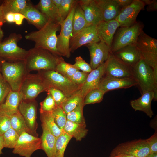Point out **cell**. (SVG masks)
Returning a JSON list of instances; mask_svg holds the SVG:
<instances>
[{"mask_svg":"<svg viewBox=\"0 0 157 157\" xmlns=\"http://www.w3.org/2000/svg\"><path fill=\"white\" fill-rule=\"evenodd\" d=\"M89 73L79 70L77 71L71 78L70 80L81 87L85 82Z\"/></svg>","mask_w":157,"mask_h":157,"instance_id":"f6af8a7d","label":"cell"},{"mask_svg":"<svg viewBox=\"0 0 157 157\" xmlns=\"http://www.w3.org/2000/svg\"><path fill=\"white\" fill-rule=\"evenodd\" d=\"M29 1L26 0H5L0 6L4 15L8 12L20 13Z\"/></svg>","mask_w":157,"mask_h":157,"instance_id":"d6a6232c","label":"cell"},{"mask_svg":"<svg viewBox=\"0 0 157 157\" xmlns=\"http://www.w3.org/2000/svg\"><path fill=\"white\" fill-rule=\"evenodd\" d=\"M21 34L13 33L0 42V60L8 62L25 60L28 51L19 47Z\"/></svg>","mask_w":157,"mask_h":157,"instance_id":"8992f818","label":"cell"},{"mask_svg":"<svg viewBox=\"0 0 157 157\" xmlns=\"http://www.w3.org/2000/svg\"><path fill=\"white\" fill-rule=\"evenodd\" d=\"M150 153V147L146 139H139L119 144L112 150L110 156L122 154L145 157Z\"/></svg>","mask_w":157,"mask_h":157,"instance_id":"8fae6325","label":"cell"},{"mask_svg":"<svg viewBox=\"0 0 157 157\" xmlns=\"http://www.w3.org/2000/svg\"><path fill=\"white\" fill-rule=\"evenodd\" d=\"M85 46L88 47L89 51V64L92 70L95 69L104 63L111 54L110 48L105 43L100 41Z\"/></svg>","mask_w":157,"mask_h":157,"instance_id":"2e32d148","label":"cell"},{"mask_svg":"<svg viewBox=\"0 0 157 157\" xmlns=\"http://www.w3.org/2000/svg\"><path fill=\"white\" fill-rule=\"evenodd\" d=\"M22 100L19 92H13L11 90L4 101L0 104V115L8 117L17 112L19 104Z\"/></svg>","mask_w":157,"mask_h":157,"instance_id":"d4e9b609","label":"cell"},{"mask_svg":"<svg viewBox=\"0 0 157 157\" xmlns=\"http://www.w3.org/2000/svg\"><path fill=\"white\" fill-rule=\"evenodd\" d=\"M133 0H115L120 10L130 4Z\"/></svg>","mask_w":157,"mask_h":157,"instance_id":"681fc988","label":"cell"},{"mask_svg":"<svg viewBox=\"0 0 157 157\" xmlns=\"http://www.w3.org/2000/svg\"><path fill=\"white\" fill-rule=\"evenodd\" d=\"M52 1L58 9L60 6L63 0H52Z\"/></svg>","mask_w":157,"mask_h":157,"instance_id":"9f6ffc18","label":"cell"},{"mask_svg":"<svg viewBox=\"0 0 157 157\" xmlns=\"http://www.w3.org/2000/svg\"><path fill=\"white\" fill-rule=\"evenodd\" d=\"M37 102L35 100H22L18 107V110L22 116L26 124L33 135L38 137L37 122Z\"/></svg>","mask_w":157,"mask_h":157,"instance_id":"5bb4252c","label":"cell"},{"mask_svg":"<svg viewBox=\"0 0 157 157\" xmlns=\"http://www.w3.org/2000/svg\"><path fill=\"white\" fill-rule=\"evenodd\" d=\"M48 89L38 73H29L23 81L19 92L23 100H35L41 93L47 92Z\"/></svg>","mask_w":157,"mask_h":157,"instance_id":"9c48e42d","label":"cell"},{"mask_svg":"<svg viewBox=\"0 0 157 157\" xmlns=\"http://www.w3.org/2000/svg\"><path fill=\"white\" fill-rule=\"evenodd\" d=\"M55 70L70 80L74 74L79 70L75 68L72 64L66 63L62 57L59 56Z\"/></svg>","mask_w":157,"mask_h":157,"instance_id":"e575fe53","label":"cell"},{"mask_svg":"<svg viewBox=\"0 0 157 157\" xmlns=\"http://www.w3.org/2000/svg\"><path fill=\"white\" fill-rule=\"evenodd\" d=\"M109 157H114L113 156H110Z\"/></svg>","mask_w":157,"mask_h":157,"instance_id":"6125c7cd","label":"cell"},{"mask_svg":"<svg viewBox=\"0 0 157 157\" xmlns=\"http://www.w3.org/2000/svg\"><path fill=\"white\" fill-rule=\"evenodd\" d=\"M1 61L0 60V75H1Z\"/></svg>","mask_w":157,"mask_h":157,"instance_id":"94428289","label":"cell"},{"mask_svg":"<svg viewBox=\"0 0 157 157\" xmlns=\"http://www.w3.org/2000/svg\"><path fill=\"white\" fill-rule=\"evenodd\" d=\"M145 157H157V153H150Z\"/></svg>","mask_w":157,"mask_h":157,"instance_id":"91938a15","label":"cell"},{"mask_svg":"<svg viewBox=\"0 0 157 157\" xmlns=\"http://www.w3.org/2000/svg\"><path fill=\"white\" fill-rule=\"evenodd\" d=\"M35 7L48 19L60 24L62 21L58 10L52 0H40Z\"/></svg>","mask_w":157,"mask_h":157,"instance_id":"4316f807","label":"cell"},{"mask_svg":"<svg viewBox=\"0 0 157 157\" xmlns=\"http://www.w3.org/2000/svg\"><path fill=\"white\" fill-rule=\"evenodd\" d=\"M60 25L48 20L46 24L38 31L31 32L25 36L27 40L34 42V47L47 50L53 54L61 56L56 48L57 36Z\"/></svg>","mask_w":157,"mask_h":157,"instance_id":"6da1fadb","label":"cell"},{"mask_svg":"<svg viewBox=\"0 0 157 157\" xmlns=\"http://www.w3.org/2000/svg\"><path fill=\"white\" fill-rule=\"evenodd\" d=\"M137 85V82L133 78H115L104 75L98 88L105 94L110 90L127 88Z\"/></svg>","mask_w":157,"mask_h":157,"instance_id":"d6986e66","label":"cell"},{"mask_svg":"<svg viewBox=\"0 0 157 157\" xmlns=\"http://www.w3.org/2000/svg\"><path fill=\"white\" fill-rule=\"evenodd\" d=\"M99 41L95 26H89L72 36L69 41V48L71 52H73L82 46Z\"/></svg>","mask_w":157,"mask_h":157,"instance_id":"4fadbf2b","label":"cell"},{"mask_svg":"<svg viewBox=\"0 0 157 157\" xmlns=\"http://www.w3.org/2000/svg\"><path fill=\"white\" fill-rule=\"evenodd\" d=\"M135 45L140 52L142 58L157 74V39L143 31L138 37Z\"/></svg>","mask_w":157,"mask_h":157,"instance_id":"ba28073f","label":"cell"},{"mask_svg":"<svg viewBox=\"0 0 157 157\" xmlns=\"http://www.w3.org/2000/svg\"><path fill=\"white\" fill-rule=\"evenodd\" d=\"M11 90L9 83L2 75H0V104L4 101L7 95Z\"/></svg>","mask_w":157,"mask_h":157,"instance_id":"ee69618b","label":"cell"},{"mask_svg":"<svg viewBox=\"0 0 157 157\" xmlns=\"http://www.w3.org/2000/svg\"><path fill=\"white\" fill-rule=\"evenodd\" d=\"M5 22L4 14L0 6V28H1L2 26Z\"/></svg>","mask_w":157,"mask_h":157,"instance_id":"db71d44e","label":"cell"},{"mask_svg":"<svg viewBox=\"0 0 157 157\" xmlns=\"http://www.w3.org/2000/svg\"><path fill=\"white\" fill-rule=\"evenodd\" d=\"M107 63V60L89 73L85 82L80 89L81 96L83 99L89 91L98 88L105 75Z\"/></svg>","mask_w":157,"mask_h":157,"instance_id":"ffe728a7","label":"cell"},{"mask_svg":"<svg viewBox=\"0 0 157 157\" xmlns=\"http://www.w3.org/2000/svg\"><path fill=\"white\" fill-rule=\"evenodd\" d=\"M72 137L63 132L56 138L54 157H64L66 147Z\"/></svg>","mask_w":157,"mask_h":157,"instance_id":"d590c367","label":"cell"},{"mask_svg":"<svg viewBox=\"0 0 157 157\" xmlns=\"http://www.w3.org/2000/svg\"><path fill=\"white\" fill-rule=\"evenodd\" d=\"M75 61V63L72 65L77 69L88 73L92 70L90 64L86 62L81 56L76 57Z\"/></svg>","mask_w":157,"mask_h":157,"instance_id":"bcb514c9","label":"cell"},{"mask_svg":"<svg viewBox=\"0 0 157 157\" xmlns=\"http://www.w3.org/2000/svg\"><path fill=\"white\" fill-rule=\"evenodd\" d=\"M133 78L135 80L142 94L153 91L157 97V74L152 67L142 58L132 67Z\"/></svg>","mask_w":157,"mask_h":157,"instance_id":"3957f363","label":"cell"},{"mask_svg":"<svg viewBox=\"0 0 157 157\" xmlns=\"http://www.w3.org/2000/svg\"><path fill=\"white\" fill-rule=\"evenodd\" d=\"M11 128L9 117L6 115H0V134L3 135Z\"/></svg>","mask_w":157,"mask_h":157,"instance_id":"7dc6e473","label":"cell"},{"mask_svg":"<svg viewBox=\"0 0 157 157\" xmlns=\"http://www.w3.org/2000/svg\"><path fill=\"white\" fill-rule=\"evenodd\" d=\"M14 14L15 13L12 12H8L5 14L4 17L6 22L9 23L15 22Z\"/></svg>","mask_w":157,"mask_h":157,"instance_id":"816d5d0a","label":"cell"},{"mask_svg":"<svg viewBox=\"0 0 157 157\" xmlns=\"http://www.w3.org/2000/svg\"><path fill=\"white\" fill-rule=\"evenodd\" d=\"M40 119L41 124L44 125L57 138L63 132L55 123L52 111L40 113Z\"/></svg>","mask_w":157,"mask_h":157,"instance_id":"4dcf8cb0","label":"cell"},{"mask_svg":"<svg viewBox=\"0 0 157 157\" xmlns=\"http://www.w3.org/2000/svg\"><path fill=\"white\" fill-rule=\"evenodd\" d=\"M40 138L26 132L19 136L12 153L24 157H31L35 151L42 149Z\"/></svg>","mask_w":157,"mask_h":157,"instance_id":"7c38bea8","label":"cell"},{"mask_svg":"<svg viewBox=\"0 0 157 157\" xmlns=\"http://www.w3.org/2000/svg\"><path fill=\"white\" fill-rule=\"evenodd\" d=\"M111 156H113L114 157H135L133 156L122 154H118Z\"/></svg>","mask_w":157,"mask_h":157,"instance_id":"6f0895ef","label":"cell"},{"mask_svg":"<svg viewBox=\"0 0 157 157\" xmlns=\"http://www.w3.org/2000/svg\"><path fill=\"white\" fill-rule=\"evenodd\" d=\"M42 133L40 138L42 149L47 157H54L57 138L53 135L43 124H41Z\"/></svg>","mask_w":157,"mask_h":157,"instance_id":"83f0119b","label":"cell"},{"mask_svg":"<svg viewBox=\"0 0 157 157\" xmlns=\"http://www.w3.org/2000/svg\"><path fill=\"white\" fill-rule=\"evenodd\" d=\"M1 73L10 85L11 90L19 92L21 84L29 72L25 60L15 62L1 61Z\"/></svg>","mask_w":157,"mask_h":157,"instance_id":"277c9868","label":"cell"},{"mask_svg":"<svg viewBox=\"0 0 157 157\" xmlns=\"http://www.w3.org/2000/svg\"><path fill=\"white\" fill-rule=\"evenodd\" d=\"M84 106L83 101L75 109L67 114V120L74 122L86 124L83 113Z\"/></svg>","mask_w":157,"mask_h":157,"instance_id":"8d00e7d4","label":"cell"},{"mask_svg":"<svg viewBox=\"0 0 157 157\" xmlns=\"http://www.w3.org/2000/svg\"><path fill=\"white\" fill-rule=\"evenodd\" d=\"M146 140L150 147V153H157V132Z\"/></svg>","mask_w":157,"mask_h":157,"instance_id":"c3c4849f","label":"cell"},{"mask_svg":"<svg viewBox=\"0 0 157 157\" xmlns=\"http://www.w3.org/2000/svg\"><path fill=\"white\" fill-rule=\"evenodd\" d=\"M112 54L131 67L135 66L142 58L140 52L135 44L123 47Z\"/></svg>","mask_w":157,"mask_h":157,"instance_id":"7402d4cb","label":"cell"},{"mask_svg":"<svg viewBox=\"0 0 157 157\" xmlns=\"http://www.w3.org/2000/svg\"><path fill=\"white\" fill-rule=\"evenodd\" d=\"M101 14L102 21L115 19L120 9L115 0H95Z\"/></svg>","mask_w":157,"mask_h":157,"instance_id":"484cf974","label":"cell"},{"mask_svg":"<svg viewBox=\"0 0 157 157\" xmlns=\"http://www.w3.org/2000/svg\"><path fill=\"white\" fill-rule=\"evenodd\" d=\"M98 37L100 41L105 43L111 48L114 37L120 25L115 19L101 21L96 25Z\"/></svg>","mask_w":157,"mask_h":157,"instance_id":"ac0fdd59","label":"cell"},{"mask_svg":"<svg viewBox=\"0 0 157 157\" xmlns=\"http://www.w3.org/2000/svg\"><path fill=\"white\" fill-rule=\"evenodd\" d=\"M146 9L148 12L156 11L157 10V1L153 0L152 2L147 5Z\"/></svg>","mask_w":157,"mask_h":157,"instance_id":"f5cc1de1","label":"cell"},{"mask_svg":"<svg viewBox=\"0 0 157 157\" xmlns=\"http://www.w3.org/2000/svg\"><path fill=\"white\" fill-rule=\"evenodd\" d=\"M86 126V124L77 123L67 120L63 130L77 141H80L88 133V130Z\"/></svg>","mask_w":157,"mask_h":157,"instance_id":"f1b7e54d","label":"cell"},{"mask_svg":"<svg viewBox=\"0 0 157 157\" xmlns=\"http://www.w3.org/2000/svg\"><path fill=\"white\" fill-rule=\"evenodd\" d=\"M47 92L51 95L57 106L60 105L67 98L61 91L55 88H49Z\"/></svg>","mask_w":157,"mask_h":157,"instance_id":"7bdbcfd3","label":"cell"},{"mask_svg":"<svg viewBox=\"0 0 157 157\" xmlns=\"http://www.w3.org/2000/svg\"><path fill=\"white\" fill-rule=\"evenodd\" d=\"M144 27L142 23L137 22L130 26L120 27L114 35L110 48L111 53L128 45L135 44Z\"/></svg>","mask_w":157,"mask_h":157,"instance_id":"52a82bcc","label":"cell"},{"mask_svg":"<svg viewBox=\"0 0 157 157\" xmlns=\"http://www.w3.org/2000/svg\"><path fill=\"white\" fill-rule=\"evenodd\" d=\"M157 97L153 91H147L142 94L138 98L132 100L130 102L131 107L135 111L144 112L148 117L151 118L154 115L151 108L153 100L156 101Z\"/></svg>","mask_w":157,"mask_h":157,"instance_id":"603a6c76","label":"cell"},{"mask_svg":"<svg viewBox=\"0 0 157 157\" xmlns=\"http://www.w3.org/2000/svg\"><path fill=\"white\" fill-rule=\"evenodd\" d=\"M77 2L72 7L67 18L60 23V33L57 36V51L61 56L67 58H69L71 56L69 43L72 32L73 17Z\"/></svg>","mask_w":157,"mask_h":157,"instance_id":"30bf717a","label":"cell"},{"mask_svg":"<svg viewBox=\"0 0 157 157\" xmlns=\"http://www.w3.org/2000/svg\"><path fill=\"white\" fill-rule=\"evenodd\" d=\"M83 100L79 89L69 97H67L60 106L67 114L76 107Z\"/></svg>","mask_w":157,"mask_h":157,"instance_id":"836d02e7","label":"cell"},{"mask_svg":"<svg viewBox=\"0 0 157 157\" xmlns=\"http://www.w3.org/2000/svg\"><path fill=\"white\" fill-rule=\"evenodd\" d=\"M77 1L76 0H63L58 9L60 16L62 21L67 18L72 7Z\"/></svg>","mask_w":157,"mask_h":157,"instance_id":"60d3db41","label":"cell"},{"mask_svg":"<svg viewBox=\"0 0 157 157\" xmlns=\"http://www.w3.org/2000/svg\"><path fill=\"white\" fill-rule=\"evenodd\" d=\"M47 94L45 99L40 103V113L52 112L57 106L50 94L47 92Z\"/></svg>","mask_w":157,"mask_h":157,"instance_id":"b9f144b4","label":"cell"},{"mask_svg":"<svg viewBox=\"0 0 157 157\" xmlns=\"http://www.w3.org/2000/svg\"><path fill=\"white\" fill-rule=\"evenodd\" d=\"M4 36V33L1 29L0 28V42L2 41V39Z\"/></svg>","mask_w":157,"mask_h":157,"instance_id":"680465c9","label":"cell"},{"mask_svg":"<svg viewBox=\"0 0 157 157\" xmlns=\"http://www.w3.org/2000/svg\"><path fill=\"white\" fill-rule=\"evenodd\" d=\"M88 26H95L102 21L100 9L95 0H78Z\"/></svg>","mask_w":157,"mask_h":157,"instance_id":"44dd1931","label":"cell"},{"mask_svg":"<svg viewBox=\"0 0 157 157\" xmlns=\"http://www.w3.org/2000/svg\"><path fill=\"white\" fill-rule=\"evenodd\" d=\"M52 113L55 123L59 129L63 130L67 121V114L60 106H57Z\"/></svg>","mask_w":157,"mask_h":157,"instance_id":"ab89813d","label":"cell"},{"mask_svg":"<svg viewBox=\"0 0 157 157\" xmlns=\"http://www.w3.org/2000/svg\"><path fill=\"white\" fill-rule=\"evenodd\" d=\"M38 73L48 89L52 87L58 89L67 97L81 88L54 70H41Z\"/></svg>","mask_w":157,"mask_h":157,"instance_id":"5b68a950","label":"cell"},{"mask_svg":"<svg viewBox=\"0 0 157 157\" xmlns=\"http://www.w3.org/2000/svg\"><path fill=\"white\" fill-rule=\"evenodd\" d=\"M30 24L39 30L47 23L48 19L35 6L29 3L20 12Z\"/></svg>","mask_w":157,"mask_h":157,"instance_id":"cb8c5ba5","label":"cell"},{"mask_svg":"<svg viewBox=\"0 0 157 157\" xmlns=\"http://www.w3.org/2000/svg\"><path fill=\"white\" fill-rule=\"evenodd\" d=\"M145 6L142 0H133L130 4L120 10L115 19L119 23L120 27L132 26L136 22L138 15Z\"/></svg>","mask_w":157,"mask_h":157,"instance_id":"9a60e30c","label":"cell"},{"mask_svg":"<svg viewBox=\"0 0 157 157\" xmlns=\"http://www.w3.org/2000/svg\"><path fill=\"white\" fill-rule=\"evenodd\" d=\"M104 94L105 93L98 88L90 91L84 99V105L100 102L103 100Z\"/></svg>","mask_w":157,"mask_h":157,"instance_id":"74e56055","label":"cell"},{"mask_svg":"<svg viewBox=\"0 0 157 157\" xmlns=\"http://www.w3.org/2000/svg\"><path fill=\"white\" fill-rule=\"evenodd\" d=\"M4 148V142L3 135L0 134V156L3 154L2 150Z\"/></svg>","mask_w":157,"mask_h":157,"instance_id":"11a10c76","label":"cell"},{"mask_svg":"<svg viewBox=\"0 0 157 157\" xmlns=\"http://www.w3.org/2000/svg\"><path fill=\"white\" fill-rule=\"evenodd\" d=\"M105 76L118 78H133L132 67L111 53L107 60Z\"/></svg>","mask_w":157,"mask_h":157,"instance_id":"e0dca14e","label":"cell"},{"mask_svg":"<svg viewBox=\"0 0 157 157\" xmlns=\"http://www.w3.org/2000/svg\"><path fill=\"white\" fill-rule=\"evenodd\" d=\"M24 19H25V17L21 13H15L14 21L16 24L18 25L22 24Z\"/></svg>","mask_w":157,"mask_h":157,"instance_id":"f907efd6","label":"cell"},{"mask_svg":"<svg viewBox=\"0 0 157 157\" xmlns=\"http://www.w3.org/2000/svg\"><path fill=\"white\" fill-rule=\"evenodd\" d=\"M78 1L76 4L73 17L72 36L74 35L85 28L89 26L85 19L83 10Z\"/></svg>","mask_w":157,"mask_h":157,"instance_id":"f546056e","label":"cell"},{"mask_svg":"<svg viewBox=\"0 0 157 157\" xmlns=\"http://www.w3.org/2000/svg\"><path fill=\"white\" fill-rule=\"evenodd\" d=\"M25 62L26 69L32 71L54 70L59 56L49 51L34 47L28 51Z\"/></svg>","mask_w":157,"mask_h":157,"instance_id":"7a4b0ae2","label":"cell"},{"mask_svg":"<svg viewBox=\"0 0 157 157\" xmlns=\"http://www.w3.org/2000/svg\"><path fill=\"white\" fill-rule=\"evenodd\" d=\"M4 148L13 149L19 135L12 128L3 135Z\"/></svg>","mask_w":157,"mask_h":157,"instance_id":"f35d334b","label":"cell"},{"mask_svg":"<svg viewBox=\"0 0 157 157\" xmlns=\"http://www.w3.org/2000/svg\"><path fill=\"white\" fill-rule=\"evenodd\" d=\"M8 117L10 120L11 128L19 135L24 132L32 135L27 126L19 110Z\"/></svg>","mask_w":157,"mask_h":157,"instance_id":"1f68e13d","label":"cell"}]
</instances>
